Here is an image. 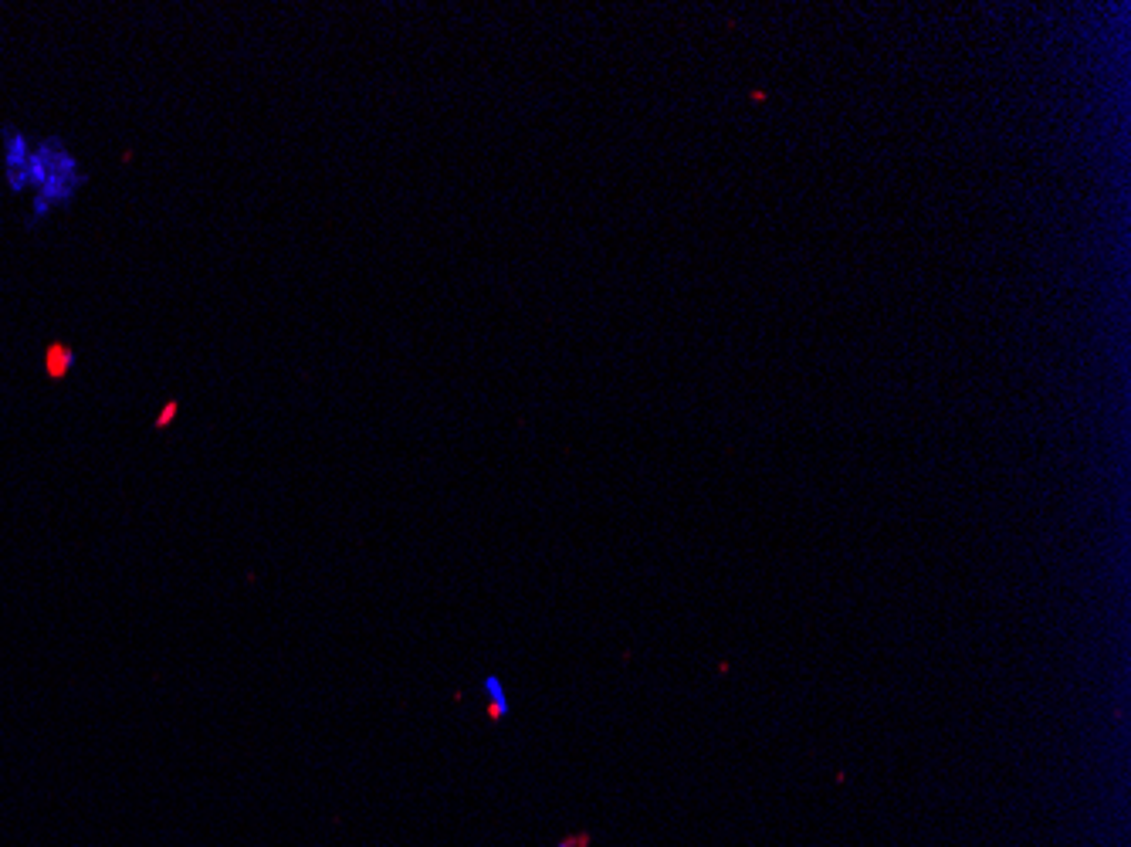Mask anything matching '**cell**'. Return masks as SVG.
I'll return each instance as SVG.
<instances>
[{
    "mask_svg": "<svg viewBox=\"0 0 1131 847\" xmlns=\"http://www.w3.org/2000/svg\"><path fill=\"white\" fill-rule=\"evenodd\" d=\"M177 414H180V403H177V401H167V407H163V411H160V417H156V428H160V431H163V428H169Z\"/></svg>",
    "mask_w": 1131,
    "mask_h": 847,
    "instance_id": "obj_2",
    "label": "cell"
},
{
    "mask_svg": "<svg viewBox=\"0 0 1131 847\" xmlns=\"http://www.w3.org/2000/svg\"><path fill=\"white\" fill-rule=\"evenodd\" d=\"M481 695H485V705H488V719L491 722H502L508 709H512V698L505 692L502 678L498 675H485L481 678Z\"/></svg>",
    "mask_w": 1131,
    "mask_h": 847,
    "instance_id": "obj_1",
    "label": "cell"
}]
</instances>
